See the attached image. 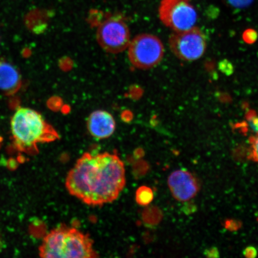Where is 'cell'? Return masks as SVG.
I'll use <instances>...</instances> for the list:
<instances>
[{"mask_svg": "<svg viewBox=\"0 0 258 258\" xmlns=\"http://www.w3.org/2000/svg\"><path fill=\"white\" fill-rule=\"evenodd\" d=\"M125 182L124 164L114 151L84 153L68 173L66 186L85 204L101 207L116 201Z\"/></svg>", "mask_w": 258, "mask_h": 258, "instance_id": "1", "label": "cell"}, {"mask_svg": "<svg viewBox=\"0 0 258 258\" xmlns=\"http://www.w3.org/2000/svg\"><path fill=\"white\" fill-rule=\"evenodd\" d=\"M11 131L15 147L31 156L39 152L37 145L52 143L60 136L39 112L30 108H19L11 119Z\"/></svg>", "mask_w": 258, "mask_h": 258, "instance_id": "2", "label": "cell"}, {"mask_svg": "<svg viewBox=\"0 0 258 258\" xmlns=\"http://www.w3.org/2000/svg\"><path fill=\"white\" fill-rule=\"evenodd\" d=\"M39 254L44 258L99 256L93 248V240L89 234L64 225L53 229L44 237L39 247Z\"/></svg>", "mask_w": 258, "mask_h": 258, "instance_id": "3", "label": "cell"}, {"mask_svg": "<svg viewBox=\"0 0 258 258\" xmlns=\"http://www.w3.org/2000/svg\"><path fill=\"white\" fill-rule=\"evenodd\" d=\"M128 57L132 66L140 70H149L163 59L164 48L162 42L156 35L141 34L131 40Z\"/></svg>", "mask_w": 258, "mask_h": 258, "instance_id": "4", "label": "cell"}, {"mask_svg": "<svg viewBox=\"0 0 258 258\" xmlns=\"http://www.w3.org/2000/svg\"><path fill=\"white\" fill-rule=\"evenodd\" d=\"M159 14L162 23L174 32L189 30L198 21L191 0H162Z\"/></svg>", "mask_w": 258, "mask_h": 258, "instance_id": "5", "label": "cell"}, {"mask_svg": "<svg viewBox=\"0 0 258 258\" xmlns=\"http://www.w3.org/2000/svg\"><path fill=\"white\" fill-rule=\"evenodd\" d=\"M96 40L106 52L121 53L127 49L131 38L130 31L120 18L111 17L103 21L96 31Z\"/></svg>", "mask_w": 258, "mask_h": 258, "instance_id": "6", "label": "cell"}, {"mask_svg": "<svg viewBox=\"0 0 258 258\" xmlns=\"http://www.w3.org/2000/svg\"><path fill=\"white\" fill-rule=\"evenodd\" d=\"M169 45L170 50L179 59L193 61L204 54L207 43L204 33L195 27L171 34Z\"/></svg>", "mask_w": 258, "mask_h": 258, "instance_id": "7", "label": "cell"}, {"mask_svg": "<svg viewBox=\"0 0 258 258\" xmlns=\"http://www.w3.org/2000/svg\"><path fill=\"white\" fill-rule=\"evenodd\" d=\"M168 185L173 196L177 201L186 202L195 197L199 185L195 176L186 170H177L170 174Z\"/></svg>", "mask_w": 258, "mask_h": 258, "instance_id": "8", "label": "cell"}, {"mask_svg": "<svg viewBox=\"0 0 258 258\" xmlns=\"http://www.w3.org/2000/svg\"><path fill=\"white\" fill-rule=\"evenodd\" d=\"M115 127L114 118L110 113L104 110L93 111L87 121L90 134L97 140L111 137L114 133Z\"/></svg>", "mask_w": 258, "mask_h": 258, "instance_id": "9", "label": "cell"}, {"mask_svg": "<svg viewBox=\"0 0 258 258\" xmlns=\"http://www.w3.org/2000/svg\"><path fill=\"white\" fill-rule=\"evenodd\" d=\"M21 85V76L16 68L4 60H0V90L12 94Z\"/></svg>", "mask_w": 258, "mask_h": 258, "instance_id": "10", "label": "cell"}, {"mask_svg": "<svg viewBox=\"0 0 258 258\" xmlns=\"http://www.w3.org/2000/svg\"><path fill=\"white\" fill-rule=\"evenodd\" d=\"M135 199L138 205L148 206L154 199V193L152 189L147 186H142L137 189Z\"/></svg>", "mask_w": 258, "mask_h": 258, "instance_id": "11", "label": "cell"}, {"mask_svg": "<svg viewBox=\"0 0 258 258\" xmlns=\"http://www.w3.org/2000/svg\"><path fill=\"white\" fill-rule=\"evenodd\" d=\"M257 38V32L252 29H248L243 33V40L248 44L254 43Z\"/></svg>", "mask_w": 258, "mask_h": 258, "instance_id": "12", "label": "cell"}, {"mask_svg": "<svg viewBox=\"0 0 258 258\" xmlns=\"http://www.w3.org/2000/svg\"><path fill=\"white\" fill-rule=\"evenodd\" d=\"M229 4L235 8H244L252 3L253 0H227Z\"/></svg>", "mask_w": 258, "mask_h": 258, "instance_id": "13", "label": "cell"}, {"mask_svg": "<svg viewBox=\"0 0 258 258\" xmlns=\"http://www.w3.org/2000/svg\"><path fill=\"white\" fill-rule=\"evenodd\" d=\"M225 227L231 231H237L241 227V223L240 221L230 219L225 222Z\"/></svg>", "mask_w": 258, "mask_h": 258, "instance_id": "14", "label": "cell"}, {"mask_svg": "<svg viewBox=\"0 0 258 258\" xmlns=\"http://www.w3.org/2000/svg\"><path fill=\"white\" fill-rule=\"evenodd\" d=\"M243 253L245 257L248 258H254L257 256V251L255 247L253 246L247 247L245 249Z\"/></svg>", "mask_w": 258, "mask_h": 258, "instance_id": "15", "label": "cell"}, {"mask_svg": "<svg viewBox=\"0 0 258 258\" xmlns=\"http://www.w3.org/2000/svg\"><path fill=\"white\" fill-rule=\"evenodd\" d=\"M204 254L208 257H219V252L217 247H211L206 249L204 251Z\"/></svg>", "mask_w": 258, "mask_h": 258, "instance_id": "16", "label": "cell"}, {"mask_svg": "<svg viewBox=\"0 0 258 258\" xmlns=\"http://www.w3.org/2000/svg\"><path fill=\"white\" fill-rule=\"evenodd\" d=\"M196 206L195 204H193L191 202H187L184 206H183L182 211L184 212L185 214L188 215L196 212Z\"/></svg>", "mask_w": 258, "mask_h": 258, "instance_id": "17", "label": "cell"}, {"mask_svg": "<svg viewBox=\"0 0 258 258\" xmlns=\"http://www.w3.org/2000/svg\"><path fill=\"white\" fill-rule=\"evenodd\" d=\"M252 156L253 159L258 162V134L252 141Z\"/></svg>", "mask_w": 258, "mask_h": 258, "instance_id": "18", "label": "cell"}, {"mask_svg": "<svg viewBox=\"0 0 258 258\" xmlns=\"http://www.w3.org/2000/svg\"><path fill=\"white\" fill-rule=\"evenodd\" d=\"M249 120L251 129L258 134V117L256 116H252L249 118Z\"/></svg>", "mask_w": 258, "mask_h": 258, "instance_id": "19", "label": "cell"}]
</instances>
